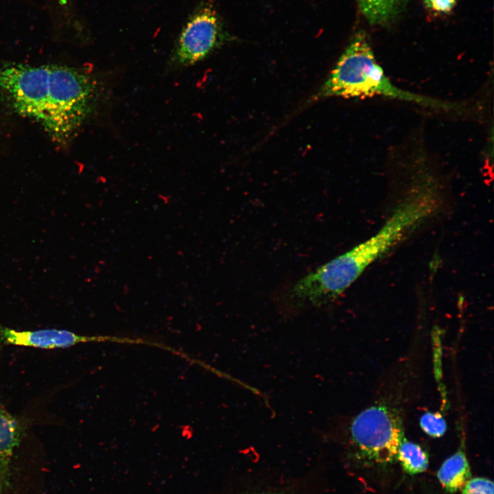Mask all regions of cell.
Instances as JSON below:
<instances>
[{"label":"cell","mask_w":494,"mask_h":494,"mask_svg":"<svg viewBox=\"0 0 494 494\" xmlns=\"http://www.w3.org/2000/svg\"><path fill=\"white\" fill-rule=\"evenodd\" d=\"M0 91L18 113L36 121L60 143L76 134L95 110L99 99L93 78L56 64L1 66Z\"/></svg>","instance_id":"cell-1"},{"label":"cell","mask_w":494,"mask_h":494,"mask_svg":"<svg viewBox=\"0 0 494 494\" xmlns=\"http://www.w3.org/2000/svg\"><path fill=\"white\" fill-rule=\"evenodd\" d=\"M376 95L443 111L462 110L458 104L416 94L394 85L377 63L367 34L360 31L353 35L334 68L311 99Z\"/></svg>","instance_id":"cell-2"},{"label":"cell","mask_w":494,"mask_h":494,"mask_svg":"<svg viewBox=\"0 0 494 494\" xmlns=\"http://www.w3.org/2000/svg\"><path fill=\"white\" fill-rule=\"evenodd\" d=\"M350 434L357 449L379 464L393 461L403 438L399 418L387 407L374 405L360 412L352 421Z\"/></svg>","instance_id":"cell-3"},{"label":"cell","mask_w":494,"mask_h":494,"mask_svg":"<svg viewBox=\"0 0 494 494\" xmlns=\"http://www.w3.org/2000/svg\"><path fill=\"white\" fill-rule=\"evenodd\" d=\"M227 39L216 11L211 5L203 6L183 28L170 66L178 68L193 65L207 58Z\"/></svg>","instance_id":"cell-4"},{"label":"cell","mask_w":494,"mask_h":494,"mask_svg":"<svg viewBox=\"0 0 494 494\" xmlns=\"http://www.w3.org/2000/svg\"><path fill=\"white\" fill-rule=\"evenodd\" d=\"M1 336L8 344L44 349H62L74 346L79 343L100 342L112 340L121 342V338L86 336L72 331L56 329H47L37 331H16L8 328L1 330Z\"/></svg>","instance_id":"cell-5"},{"label":"cell","mask_w":494,"mask_h":494,"mask_svg":"<svg viewBox=\"0 0 494 494\" xmlns=\"http://www.w3.org/2000/svg\"><path fill=\"white\" fill-rule=\"evenodd\" d=\"M23 427L21 422L5 410L0 408V489L8 484L9 464L19 445Z\"/></svg>","instance_id":"cell-6"},{"label":"cell","mask_w":494,"mask_h":494,"mask_svg":"<svg viewBox=\"0 0 494 494\" xmlns=\"http://www.w3.org/2000/svg\"><path fill=\"white\" fill-rule=\"evenodd\" d=\"M470 477L468 460L465 454L460 450L445 460L437 472L440 483L450 493L462 489Z\"/></svg>","instance_id":"cell-7"},{"label":"cell","mask_w":494,"mask_h":494,"mask_svg":"<svg viewBox=\"0 0 494 494\" xmlns=\"http://www.w3.org/2000/svg\"><path fill=\"white\" fill-rule=\"evenodd\" d=\"M358 8L373 25H386L393 21L408 0H356Z\"/></svg>","instance_id":"cell-8"},{"label":"cell","mask_w":494,"mask_h":494,"mask_svg":"<svg viewBox=\"0 0 494 494\" xmlns=\"http://www.w3.org/2000/svg\"><path fill=\"white\" fill-rule=\"evenodd\" d=\"M396 458L403 470L410 475L422 473L428 466L426 452L419 445L405 438L399 443Z\"/></svg>","instance_id":"cell-9"},{"label":"cell","mask_w":494,"mask_h":494,"mask_svg":"<svg viewBox=\"0 0 494 494\" xmlns=\"http://www.w3.org/2000/svg\"><path fill=\"white\" fill-rule=\"evenodd\" d=\"M420 425L423 430L430 436L438 438L446 431V423L439 413H425L420 419Z\"/></svg>","instance_id":"cell-10"},{"label":"cell","mask_w":494,"mask_h":494,"mask_svg":"<svg viewBox=\"0 0 494 494\" xmlns=\"http://www.w3.org/2000/svg\"><path fill=\"white\" fill-rule=\"evenodd\" d=\"M493 482L485 478L469 479L462 488V494H493Z\"/></svg>","instance_id":"cell-11"},{"label":"cell","mask_w":494,"mask_h":494,"mask_svg":"<svg viewBox=\"0 0 494 494\" xmlns=\"http://www.w3.org/2000/svg\"><path fill=\"white\" fill-rule=\"evenodd\" d=\"M458 0H423L425 7L438 14H448L455 8Z\"/></svg>","instance_id":"cell-12"},{"label":"cell","mask_w":494,"mask_h":494,"mask_svg":"<svg viewBox=\"0 0 494 494\" xmlns=\"http://www.w3.org/2000/svg\"><path fill=\"white\" fill-rule=\"evenodd\" d=\"M266 494H281V493H266Z\"/></svg>","instance_id":"cell-13"}]
</instances>
